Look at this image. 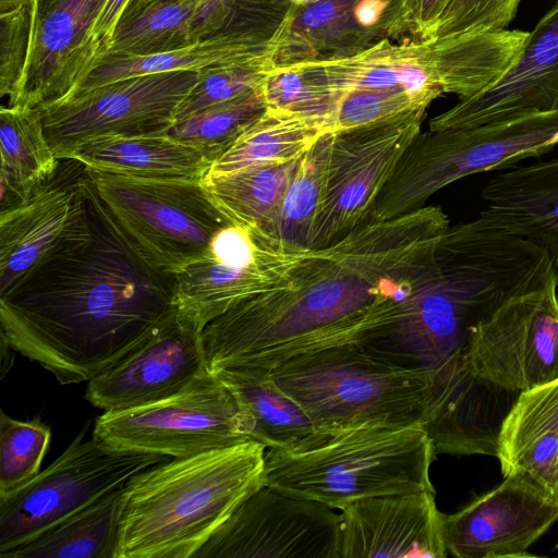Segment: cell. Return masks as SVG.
Segmentation results:
<instances>
[{
	"instance_id": "obj_1",
	"label": "cell",
	"mask_w": 558,
	"mask_h": 558,
	"mask_svg": "<svg viewBox=\"0 0 558 558\" xmlns=\"http://www.w3.org/2000/svg\"><path fill=\"white\" fill-rule=\"evenodd\" d=\"M449 226L439 206H423L308 248L281 282L205 326L207 371L265 376L306 352L372 345L433 275L437 245Z\"/></svg>"
},
{
	"instance_id": "obj_2",
	"label": "cell",
	"mask_w": 558,
	"mask_h": 558,
	"mask_svg": "<svg viewBox=\"0 0 558 558\" xmlns=\"http://www.w3.org/2000/svg\"><path fill=\"white\" fill-rule=\"evenodd\" d=\"M90 218L88 241L0 295L2 342L61 385L89 381L135 349L174 306L175 276L134 250L93 181Z\"/></svg>"
},
{
	"instance_id": "obj_3",
	"label": "cell",
	"mask_w": 558,
	"mask_h": 558,
	"mask_svg": "<svg viewBox=\"0 0 558 558\" xmlns=\"http://www.w3.org/2000/svg\"><path fill=\"white\" fill-rule=\"evenodd\" d=\"M557 272L545 248L488 218L449 226L428 281L389 332L362 349L398 367L428 373L438 390L473 373L465 357L473 326Z\"/></svg>"
},
{
	"instance_id": "obj_4",
	"label": "cell",
	"mask_w": 558,
	"mask_h": 558,
	"mask_svg": "<svg viewBox=\"0 0 558 558\" xmlns=\"http://www.w3.org/2000/svg\"><path fill=\"white\" fill-rule=\"evenodd\" d=\"M265 453L263 444L247 440L133 475L121 494L117 558H193L265 485Z\"/></svg>"
},
{
	"instance_id": "obj_5",
	"label": "cell",
	"mask_w": 558,
	"mask_h": 558,
	"mask_svg": "<svg viewBox=\"0 0 558 558\" xmlns=\"http://www.w3.org/2000/svg\"><path fill=\"white\" fill-rule=\"evenodd\" d=\"M265 376L324 436L363 426H424L433 403L428 373L398 367L353 343L296 355Z\"/></svg>"
},
{
	"instance_id": "obj_6",
	"label": "cell",
	"mask_w": 558,
	"mask_h": 558,
	"mask_svg": "<svg viewBox=\"0 0 558 558\" xmlns=\"http://www.w3.org/2000/svg\"><path fill=\"white\" fill-rule=\"evenodd\" d=\"M436 451L421 425L363 426L302 451L268 449L265 485L341 510L368 497L433 490Z\"/></svg>"
},
{
	"instance_id": "obj_7",
	"label": "cell",
	"mask_w": 558,
	"mask_h": 558,
	"mask_svg": "<svg viewBox=\"0 0 558 558\" xmlns=\"http://www.w3.org/2000/svg\"><path fill=\"white\" fill-rule=\"evenodd\" d=\"M558 145V110L471 128L418 133L378 194L368 222L425 206L446 185L466 175L536 157Z\"/></svg>"
},
{
	"instance_id": "obj_8",
	"label": "cell",
	"mask_w": 558,
	"mask_h": 558,
	"mask_svg": "<svg viewBox=\"0 0 558 558\" xmlns=\"http://www.w3.org/2000/svg\"><path fill=\"white\" fill-rule=\"evenodd\" d=\"M88 172L98 197L130 244L166 274L175 275L198 259L215 234L232 223L202 182Z\"/></svg>"
},
{
	"instance_id": "obj_9",
	"label": "cell",
	"mask_w": 558,
	"mask_h": 558,
	"mask_svg": "<svg viewBox=\"0 0 558 558\" xmlns=\"http://www.w3.org/2000/svg\"><path fill=\"white\" fill-rule=\"evenodd\" d=\"M93 437L119 450L185 458L253 439V422L209 372L163 400L105 411Z\"/></svg>"
},
{
	"instance_id": "obj_10",
	"label": "cell",
	"mask_w": 558,
	"mask_h": 558,
	"mask_svg": "<svg viewBox=\"0 0 558 558\" xmlns=\"http://www.w3.org/2000/svg\"><path fill=\"white\" fill-rule=\"evenodd\" d=\"M88 425L47 469L0 497V557L170 458L114 449L95 437L82 441Z\"/></svg>"
},
{
	"instance_id": "obj_11",
	"label": "cell",
	"mask_w": 558,
	"mask_h": 558,
	"mask_svg": "<svg viewBox=\"0 0 558 558\" xmlns=\"http://www.w3.org/2000/svg\"><path fill=\"white\" fill-rule=\"evenodd\" d=\"M197 81L193 71L125 77L37 110L52 151L66 159L98 137L169 132Z\"/></svg>"
},
{
	"instance_id": "obj_12",
	"label": "cell",
	"mask_w": 558,
	"mask_h": 558,
	"mask_svg": "<svg viewBox=\"0 0 558 558\" xmlns=\"http://www.w3.org/2000/svg\"><path fill=\"white\" fill-rule=\"evenodd\" d=\"M425 111L331 132L322 201L308 248L327 246L368 221L376 198L405 148L421 132Z\"/></svg>"
},
{
	"instance_id": "obj_13",
	"label": "cell",
	"mask_w": 558,
	"mask_h": 558,
	"mask_svg": "<svg viewBox=\"0 0 558 558\" xmlns=\"http://www.w3.org/2000/svg\"><path fill=\"white\" fill-rule=\"evenodd\" d=\"M307 250L229 223L198 259L174 275L173 305L204 329L239 303L281 282Z\"/></svg>"
},
{
	"instance_id": "obj_14",
	"label": "cell",
	"mask_w": 558,
	"mask_h": 558,
	"mask_svg": "<svg viewBox=\"0 0 558 558\" xmlns=\"http://www.w3.org/2000/svg\"><path fill=\"white\" fill-rule=\"evenodd\" d=\"M90 186L84 163L60 159L56 171L23 204L0 213V295L88 241Z\"/></svg>"
},
{
	"instance_id": "obj_15",
	"label": "cell",
	"mask_w": 558,
	"mask_h": 558,
	"mask_svg": "<svg viewBox=\"0 0 558 558\" xmlns=\"http://www.w3.org/2000/svg\"><path fill=\"white\" fill-rule=\"evenodd\" d=\"M465 357L475 375L518 393L558 378V272L473 326Z\"/></svg>"
},
{
	"instance_id": "obj_16",
	"label": "cell",
	"mask_w": 558,
	"mask_h": 558,
	"mask_svg": "<svg viewBox=\"0 0 558 558\" xmlns=\"http://www.w3.org/2000/svg\"><path fill=\"white\" fill-rule=\"evenodd\" d=\"M340 513L264 485L193 558H339Z\"/></svg>"
},
{
	"instance_id": "obj_17",
	"label": "cell",
	"mask_w": 558,
	"mask_h": 558,
	"mask_svg": "<svg viewBox=\"0 0 558 558\" xmlns=\"http://www.w3.org/2000/svg\"><path fill=\"white\" fill-rule=\"evenodd\" d=\"M202 332L173 306L135 349L87 381L86 400L111 411L181 392L208 373Z\"/></svg>"
},
{
	"instance_id": "obj_18",
	"label": "cell",
	"mask_w": 558,
	"mask_h": 558,
	"mask_svg": "<svg viewBox=\"0 0 558 558\" xmlns=\"http://www.w3.org/2000/svg\"><path fill=\"white\" fill-rule=\"evenodd\" d=\"M459 511L445 514L448 555L529 557L527 548L558 521V501L521 475H510Z\"/></svg>"
},
{
	"instance_id": "obj_19",
	"label": "cell",
	"mask_w": 558,
	"mask_h": 558,
	"mask_svg": "<svg viewBox=\"0 0 558 558\" xmlns=\"http://www.w3.org/2000/svg\"><path fill=\"white\" fill-rule=\"evenodd\" d=\"M105 1L32 0L31 49L14 105L43 109L76 93L98 64L92 32Z\"/></svg>"
},
{
	"instance_id": "obj_20",
	"label": "cell",
	"mask_w": 558,
	"mask_h": 558,
	"mask_svg": "<svg viewBox=\"0 0 558 558\" xmlns=\"http://www.w3.org/2000/svg\"><path fill=\"white\" fill-rule=\"evenodd\" d=\"M435 492L354 500L340 510L339 558H446Z\"/></svg>"
},
{
	"instance_id": "obj_21",
	"label": "cell",
	"mask_w": 558,
	"mask_h": 558,
	"mask_svg": "<svg viewBox=\"0 0 558 558\" xmlns=\"http://www.w3.org/2000/svg\"><path fill=\"white\" fill-rule=\"evenodd\" d=\"M558 110V1L541 17L515 64L485 90L429 121V130L471 128Z\"/></svg>"
},
{
	"instance_id": "obj_22",
	"label": "cell",
	"mask_w": 558,
	"mask_h": 558,
	"mask_svg": "<svg viewBox=\"0 0 558 558\" xmlns=\"http://www.w3.org/2000/svg\"><path fill=\"white\" fill-rule=\"evenodd\" d=\"M295 64L314 85L336 95L353 90L405 92L429 106L442 93L422 40L389 38L353 54Z\"/></svg>"
},
{
	"instance_id": "obj_23",
	"label": "cell",
	"mask_w": 558,
	"mask_h": 558,
	"mask_svg": "<svg viewBox=\"0 0 558 558\" xmlns=\"http://www.w3.org/2000/svg\"><path fill=\"white\" fill-rule=\"evenodd\" d=\"M481 216L545 248L558 270V157L494 175Z\"/></svg>"
},
{
	"instance_id": "obj_24",
	"label": "cell",
	"mask_w": 558,
	"mask_h": 558,
	"mask_svg": "<svg viewBox=\"0 0 558 558\" xmlns=\"http://www.w3.org/2000/svg\"><path fill=\"white\" fill-rule=\"evenodd\" d=\"M278 49L277 41L266 40L240 31H220L160 53L107 56L100 60L75 94L125 77L154 73L198 72L203 69L226 64L272 68L276 66Z\"/></svg>"
},
{
	"instance_id": "obj_25",
	"label": "cell",
	"mask_w": 558,
	"mask_h": 558,
	"mask_svg": "<svg viewBox=\"0 0 558 558\" xmlns=\"http://www.w3.org/2000/svg\"><path fill=\"white\" fill-rule=\"evenodd\" d=\"M530 32L497 29L422 40L442 93L470 98L498 82L519 60Z\"/></svg>"
},
{
	"instance_id": "obj_26",
	"label": "cell",
	"mask_w": 558,
	"mask_h": 558,
	"mask_svg": "<svg viewBox=\"0 0 558 558\" xmlns=\"http://www.w3.org/2000/svg\"><path fill=\"white\" fill-rule=\"evenodd\" d=\"M70 158L94 171L160 181L202 182L213 163L202 150L168 132L98 137Z\"/></svg>"
},
{
	"instance_id": "obj_27",
	"label": "cell",
	"mask_w": 558,
	"mask_h": 558,
	"mask_svg": "<svg viewBox=\"0 0 558 558\" xmlns=\"http://www.w3.org/2000/svg\"><path fill=\"white\" fill-rule=\"evenodd\" d=\"M253 422V439L268 449L302 451L329 436L317 432L303 408L267 377L236 368L214 373Z\"/></svg>"
},
{
	"instance_id": "obj_28",
	"label": "cell",
	"mask_w": 558,
	"mask_h": 558,
	"mask_svg": "<svg viewBox=\"0 0 558 558\" xmlns=\"http://www.w3.org/2000/svg\"><path fill=\"white\" fill-rule=\"evenodd\" d=\"M0 213L23 204L57 169L60 159L46 137L39 110L25 105L0 109Z\"/></svg>"
},
{
	"instance_id": "obj_29",
	"label": "cell",
	"mask_w": 558,
	"mask_h": 558,
	"mask_svg": "<svg viewBox=\"0 0 558 558\" xmlns=\"http://www.w3.org/2000/svg\"><path fill=\"white\" fill-rule=\"evenodd\" d=\"M301 158L250 166L221 175L206 174L202 184L232 223L276 238L280 207Z\"/></svg>"
},
{
	"instance_id": "obj_30",
	"label": "cell",
	"mask_w": 558,
	"mask_h": 558,
	"mask_svg": "<svg viewBox=\"0 0 558 558\" xmlns=\"http://www.w3.org/2000/svg\"><path fill=\"white\" fill-rule=\"evenodd\" d=\"M329 128L299 113L267 107L218 158L207 174L221 175L265 163H284L301 158Z\"/></svg>"
},
{
	"instance_id": "obj_31",
	"label": "cell",
	"mask_w": 558,
	"mask_h": 558,
	"mask_svg": "<svg viewBox=\"0 0 558 558\" xmlns=\"http://www.w3.org/2000/svg\"><path fill=\"white\" fill-rule=\"evenodd\" d=\"M122 489L107 494L1 558H117Z\"/></svg>"
},
{
	"instance_id": "obj_32",
	"label": "cell",
	"mask_w": 558,
	"mask_h": 558,
	"mask_svg": "<svg viewBox=\"0 0 558 558\" xmlns=\"http://www.w3.org/2000/svg\"><path fill=\"white\" fill-rule=\"evenodd\" d=\"M201 0H166L119 24L107 56H148L192 43ZM104 57V58H105Z\"/></svg>"
},
{
	"instance_id": "obj_33",
	"label": "cell",
	"mask_w": 558,
	"mask_h": 558,
	"mask_svg": "<svg viewBox=\"0 0 558 558\" xmlns=\"http://www.w3.org/2000/svg\"><path fill=\"white\" fill-rule=\"evenodd\" d=\"M266 109L262 85L256 90L175 121L168 133L198 148L214 162Z\"/></svg>"
},
{
	"instance_id": "obj_34",
	"label": "cell",
	"mask_w": 558,
	"mask_h": 558,
	"mask_svg": "<svg viewBox=\"0 0 558 558\" xmlns=\"http://www.w3.org/2000/svg\"><path fill=\"white\" fill-rule=\"evenodd\" d=\"M501 432L525 454L558 472V378L521 392Z\"/></svg>"
},
{
	"instance_id": "obj_35",
	"label": "cell",
	"mask_w": 558,
	"mask_h": 558,
	"mask_svg": "<svg viewBox=\"0 0 558 558\" xmlns=\"http://www.w3.org/2000/svg\"><path fill=\"white\" fill-rule=\"evenodd\" d=\"M330 143L331 132H327L302 156L283 197L275 235L290 245L308 248L323 196Z\"/></svg>"
},
{
	"instance_id": "obj_36",
	"label": "cell",
	"mask_w": 558,
	"mask_h": 558,
	"mask_svg": "<svg viewBox=\"0 0 558 558\" xmlns=\"http://www.w3.org/2000/svg\"><path fill=\"white\" fill-rule=\"evenodd\" d=\"M51 440L50 427L39 418L0 415V497L8 496L39 474Z\"/></svg>"
},
{
	"instance_id": "obj_37",
	"label": "cell",
	"mask_w": 558,
	"mask_h": 558,
	"mask_svg": "<svg viewBox=\"0 0 558 558\" xmlns=\"http://www.w3.org/2000/svg\"><path fill=\"white\" fill-rule=\"evenodd\" d=\"M263 90L267 107L299 113L325 123L330 130L339 97L311 83L295 64L274 66Z\"/></svg>"
},
{
	"instance_id": "obj_38",
	"label": "cell",
	"mask_w": 558,
	"mask_h": 558,
	"mask_svg": "<svg viewBox=\"0 0 558 558\" xmlns=\"http://www.w3.org/2000/svg\"><path fill=\"white\" fill-rule=\"evenodd\" d=\"M272 68L226 64L198 71V81L179 106L175 121L258 89Z\"/></svg>"
},
{
	"instance_id": "obj_39",
	"label": "cell",
	"mask_w": 558,
	"mask_h": 558,
	"mask_svg": "<svg viewBox=\"0 0 558 558\" xmlns=\"http://www.w3.org/2000/svg\"><path fill=\"white\" fill-rule=\"evenodd\" d=\"M0 20V94L12 106L20 96L31 49L32 0H20L1 11Z\"/></svg>"
},
{
	"instance_id": "obj_40",
	"label": "cell",
	"mask_w": 558,
	"mask_h": 558,
	"mask_svg": "<svg viewBox=\"0 0 558 558\" xmlns=\"http://www.w3.org/2000/svg\"><path fill=\"white\" fill-rule=\"evenodd\" d=\"M428 106L405 92L353 90L339 96L330 131L375 124L426 111Z\"/></svg>"
},
{
	"instance_id": "obj_41",
	"label": "cell",
	"mask_w": 558,
	"mask_h": 558,
	"mask_svg": "<svg viewBox=\"0 0 558 558\" xmlns=\"http://www.w3.org/2000/svg\"><path fill=\"white\" fill-rule=\"evenodd\" d=\"M521 0H451L429 39L508 28Z\"/></svg>"
},
{
	"instance_id": "obj_42",
	"label": "cell",
	"mask_w": 558,
	"mask_h": 558,
	"mask_svg": "<svg viewBox=\"0 0 558 558\" xmlns=\"http://www.w3.org/2000/svg\"><path fill=\"white\" fill-rule=\"evenodd\" d=\"M451 0H404L402 28L414 40H427Z\"/></svg>"
},
{
	"instance_id": "obj_43",
	"label": "cell",
	"mask_w": 558,
	"mask_h": 558,
	"mask_svg": "<svg viewBox=\"0 0 558 558\" xmlns=\"http://www.w3.org/2000/svg\"><path fill=\"white\" fill-rule=\"evenodd\" d=\"M131 0H106L92 32L98 63L110 49L120 20ZM94 71V70H93Z\"/></svg>"
},
{
	"instance_id": "obj_44",
	"label": "cell",
	"mask_w": 558,
	"mask_h": 558,
	"mask_svg": "<svg viewBox=\"0 0 558 558\" xmlns=\"http://www.w3.org/2000/svg\"><path fill=\"white\" fill-rule=\"evenodd\" d=\"M234 0H201L192 23V41L220 32L226 25Z\"/></svg>"
},
{
	"instance_id": "obj_45",
	"label": "cell",
	"mask_w": 558,
	"mask_h": 558,
	"mask_svg": "<svg viewBox=\"0 0 558 558\" xmlns=\"http://www.w3.org/2000/svg\"><path fill=\"white\" fill-rule=\"evenodd\" d=\"M161 1H166V0H131L121 17L119 24H121L125 21H129L134 15H136L138 12L144 10L145 8H147L151 4L161 2Z\"/></svg>"
},
{
	"instance_id": "obj_46",
	"label": "cell",
	"mask_w": 558,
	"mask_h": 558,
	"mask_svg": "<svg viewBox=\"0 0 558 558\" xmlns=\"http://www.w3.org/2000/svg\"><path fill=\"white\" fill-rule=\"evenodd\" d=\"M19 1L20 0H0V9L1 11L7 10Z\"/></svg>"
},
{
	"instance_id": "obj_47",
	"label": "cell",
	"mask_w": 558,
	"mask_h": 558,
	"mask_svg": "<svg viewBox=\"0 0 558 558\" xmlns=\"http://www.w3.org/2000/svg\"><path fill=\"white\" fill-rule=\"evenodd\" d=\"M316 0H292V3H293V7L294 8H301V7H305L307 4H311L313 2H315Z\"/></svg>"
}]
</instances>
